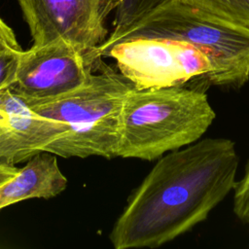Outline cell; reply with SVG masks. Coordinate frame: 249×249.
I'll return each instance as SVG.
<instances>
[{
  "label": "cell",
  "mask_w": 249,
  "mask_h": 249,
  "mask_svg": "<svg viewBox=\"0 0 249 249\" xmlns=\"http://www.w3.org/2000/svg\"><path fill=\"white\" fill-rule=\"evenodd\" d=\"M235 144L205 138L161 156L110 232L116 249L156 248L189 231L233 190Z\"/></svg>",
  "instance_id": "cell-1"
},
{
  "label": "cell",
  "mask_w": 249,
  "mask_h": 249,
  "mask_svg": "<svg viewBox=\"0 0 249 249\" xmlns=\"http://www.w3.org/2000/svg\"><path fill=\"white\" fill-rule=\"evenodd\" d=\"M135 88L103 61L77 89L45 99H23L37 114L68 125L45 152L62 158L117 157L125 98Z\"/></svg>",
  "instance_id": "cell-2"
},
{
  "label": "cell",
  "mask_w": 249,
  "mask_h": 249,
  "mask_svg": "<svg viewBox=\"0 0 249 249\" xmlns=\"http://www.w3.org/2000/svg\"><path fill=\"white\" fill-rule=\"evenodd\" d=\"M215 117L202 89L133 88L123 108L117 157L160 159L199 140Z\"/></svg>",
  "instance_id": "cell-3"
},
{
  "label": "cell",
  "mask_w": 249,
  "mask_h": 249,
  "mask_svg": "<svg viewBox=\"0 0 249 249\" xmlns=\"http://www.w3.org/2000/svg\"><path fill=\"white\" fill-rule=\"evenodd\" d=\"M110 34L187 42L210 60L212 70L205 77V83L240 89L249 81V28L182 0H166L139 20Z\"/></svg>",
  "instance_id": "cell-4"
},
{
  "label": "cell",
  "mask_w": 249,
  "mask_h": 249,
  "mask_svg": "<svg viewBox=\"0 0 249 249\" xmlns=\"http://www.w3.org/2000/svg\"><path fill=\"white\" fill-rule=\"evenodd\" d=\"M96 51L114 59L118 71L139 89L189 86L195 79L204 81L212 70L200 50L167 38L109 34Z\"/></svg>",
  "instance_id": "cell-5"
},
{
  "label": "cell",
  "mask_w": 249,
  "mask_h": 249,
  "mask_svg": "<svg viewBox=\"0 0 249 249\" xmlns=\"http://www.w3.org/2000/svg\"><path fill=\"white\" fill-rule=\"evenodd\" d=\"M96 49L83 50L64 40L22 51L17 76L9 88L22 99H45L71 91L98 69Z\"/></svg>",
  "instance_id": "cell-6"
},
{
  "label": "cell",
  "mask_w": 249,
  "mask_h": 249,
  "mask_svg": "<svg viewBox=\"0 0 249 249\" xmlns=\"http://www.w3.org/2000/svg\"><path fill=\"white\" fill-rule=\"evenodd\" d=\"M32 37V46L64 40L94 50L108 37L105 20L118 0H18Z\"/></svg>",
  "instance_id": "cell-7"
},
{
  "label": "cell",
  "mask_w": 249,
  "mask_h": 249,
  "mask_svg": "<svg viewBox=\"0 0 249 249\" xmlns=\"http://www.w3.org/2000/svg\"><path fill=\"white\" fill-rule=\"evenodd\" d=\"M67 131V124L37 114L9 88L0 90V164L28 160Z\"/></svg>",
  "instance_id": "cell-8"
},
{
  "label": "cell",
  "mask_w": 249,
  "mask_h": 249,
  "mask_svg": "<svg viewBox=\"0 0 249 249\" xmlns=\"http://www.w3.org/2000/svg\"><path fill=\"white\" fill-rule=\"evenodd\" d=\"M56 155L41 152L19 168L17 176L0 185V210L29 198H51L66 189Z\"/></svg>",
  "instance_id": "cell-9"
},
{
  "label": "cell",
  "mask_w": 249,
  "mask_h": 249,
  "mask_svg": "<svg viewBox=\"0 0 249 249\" xmlns=\"http://www.w3.org/2000/svg\"><path fill=\"white\" fill-rule=\"evenodd\" d=\"M220 18L249 28V0H182Z\"/></svg>",
  "instance_id": "cell-10"
},
{
  "label": "cell",
  "mask_w": 249,
  "mask_h": 249,
  "mask_svg": "<svg viewBox=\"0 0 249 249\" xmlns=\"http://www.w3.org/2000/svg\"><path fill=\"white\" fill-rule=\"evenodd\" d=\"M166 0H118L113 31H118L139 20Z\"/></svg>",
  "instance_id": "cell-11"
},
{
  "label": "cell",
  "mask_w": 249,
  "mask_h": 249,
  "mask_svg": "<svg viewBox=\"0 0 249 249\" xmlns=\"http://www.w3.org/2000/svg\"><path fill=\"white\" fill-rule=\"evenodd\" d=\"M22 50L0 40V90L10 88L17 76Z\"/></svg>",
  "instance_id": "cell-12"
},
{
  "label": "cell",
  "mask_w": 249,
  "mask_h": 249,
  "mask_svg": "<svg viewBox=\"0 0 249 249\" xmlns=\"http://www.w3.org/2000/svg\"><path fill=\"white\" fill-rule=\"evenodd\" d=\"M232 208L236 217L249 226V161L245 166L242 178L236 181L233 188Z\"/></svg>",
  "instance_id": "cell-13"
},
{
  "label": "cell",
  "mask_w": 249,
  "mask_h": 249,
  "mask_svg": "<svg viewBox=\"0 0 249 249\" xmlns=\"http://www.w3.org/2000/svg\"><path fill=\"white\" fill-rule=\"evenodd\" d=\"M0 40H4V41L8 42L9 44L13 45L14 47L20 48L17 39H16L14 31L12 30L11 27H9L4 22V20L1 18H0Z\"/></svg>",
  "instance_id": "cell-14"
},
{
  "label": "cell",
  "mask_w": 249,
  "mask_h": 249,
  "mask_svg": "<svg viewBox=\"0 0 249 249\" xmlns=\"http://www.w3.org/2000/svg\"><path fill=\"white\" fill-rule=\"evenodd\" d=\"M19 168L15 165H6L0 164V185L13 179L18 175Z\"/></svg>",
  "instance_id": "cell-15"
}]
</instances>
